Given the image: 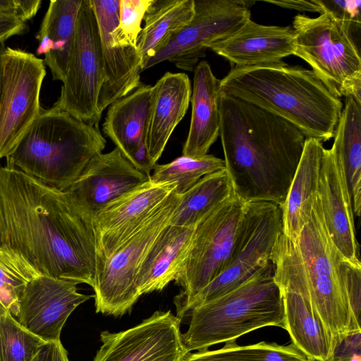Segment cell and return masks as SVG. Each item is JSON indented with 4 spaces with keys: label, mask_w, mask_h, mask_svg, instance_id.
Instances as JSON below:
<instances>
[{
    "label": "cell",
    "mask_w": 361,
    "mask_h": 361,
    "mask_svg": "<svg viewBox=\"0 0 361 361\" xmlns=\"http://www.w3.org/2000/svg\"><path fill=\"white\" fill-rule=\"evenodd\" d=\"M0 247L39 276L93 288L92 217L65 191L11 166H0Z\"/></svg>",
    "instance_id": "cell-1"
},
{
    "label": "cell",
    "mask_w": 361,
    "mask_h": 361,
    "mask_svg": "<svg viewBox=\"0 0 361 361\" xmlns=\"http://www.w3.org/2000/svg\"><path fill=\"white\" fill-rule=\"evenodd\" d=\"M219 111L225 168L236 195L281 207L306 137L286 120L221 92Z\"/></svg>",
    "instance_id": "cell-2"
},
{
    "label": "cell",
    "mask_w": 361,
    "mask_h": 361,
    "mask_svg": "<svg viewBox=\"0 0 361 361\" xmlns=\"http://www.w3.org/2000/svg\"><path fill=\"white\" fill-rule=\"evenodd\" d=\"M341 256L329 235L317 197L296 243L281 232L270 259L279 288L304 297L332 334L337 349L348 337L360 333V321L351 310L338 269Z\"/></svg>",
    "instance_id": "cell-3"
},
{
    "label": "cell",
    "mask_w": 361,
    "mask_h": 361,
    "mask_svg": "<svg viewBox=\"0 0 361 361\" xmlns=\"http://www.w3.org/2000/svg\"><path fill=\"white\" fill-rule=\"evenodd\" d=\"M220 92L289 122L306 138L334 137L343 104L310 69L277 63L233 68Z\"/></svg>",
    "instance_id": "cell-4"
},
{
    "label": "cell",
    "mask_w": 361,
    "mask_h": 361,
    "mask_svg": "<svg viewBox=\"0 0 361 361\" xmlns=\"http://www.w3.org/2000/svg\"><path fill=\"white\" fill-rule=\"evenodd\" d=\"M106 144L99 126L52 106L43 109L27 129L6 166L65 191Z\"/></svg>",
    "instance_id": "cell-5"
},
{
    "label": "cell",
    "mask_w": 361,
    "mask_h": 361,
    "mask_svg": "<svg viewBox=\"0 0 361 361\" xmlns=\"http://www.w3.org/2000/svg\"><path fill=\"white\" fill-rule=\"evenodd\" d=\"M190 324L182 334L187 350H202L235 341L252 331L269 326L284 329L281 290L272 262L227 293L189 312Z\"/></svg>",
    "instance_id": "cell-6"
},
{
    "label": "cell",
    "mask_w": 361,
    "mask_h": 361,
    "mask_svg": "<svg viewBox=\"0 0 361 361\" xmlns=\"http://www.w3.org/2000/svg\"><path fill=\"white\" fill-rule=\"evenodd\" d=\"M295 55L312 68L336 97L353 96L361 100V59L354 26L324 12L311 18L294 17Z\"/></svg>",
    "instance_id": "cell-7"
},
{
    "label": "cell",
    "mask_w": 361,
    "mask_h": 361,
    "mask_svg": "<svg viewBox=\"0 0 361 361\" xmlns=\"http://www.w3.org/2000/svg\"><path fill=\"white\" fill-rule=\"evenodd\" d=\"M178 200L175 189L136 231L97 267L92 288L97 313L123 315L141 296L137 285L140 268L152 243L169 224Z\"/></svg>",
    "instance_id": "cell-8"
},
{
    "label": "cell",
    "mask_w": 361,
    "mask_h": 361,
    "mask_svg": "<svg viewBox=\"0 0 361 361\" xmlns=\"http://www.w3.org/2000/svg\"><path fill=\"white\" fill-rule=\"evenodd\" d=\"M282 231L281 207L266 201L246 202L244 215L224 269L177 312L181 318L193 308L232 290L270 261Z\"/></svg>",
    "instance_id": "cell-9"
},
{
    "label": "cell",
    "mask_w": 361,
    "mask_h": 361,
    "mask_svg": "<svg viewBox=\"0 0 361 361\" xmlns=\"http://www.w3.org/2000/svg\"><path fill=\"white\" fill-rule=\"evenodd\" d=\"M245 205L246 202L234 194L195 226L188 257L176 281L181 287L174 298L177 312L224 269Z\"/></svg>",
    "instance_id": "cell-10"
},
{
    "label": "cell",
    "mask_w": 361,
    "mask_h": 361,
    "mask_svg": "<svg viewBox=\"0 0 361 361\" xmlns=\"http://www.w3.org/2000/svg\"><path fill=\"white\" fill-rule=\"evenodd\" d=\"M104 79L97 18L90 0H82L76 21L73 49L60 96L53 106L98 126L99 94Z\"/></svg>",
    "instance_id": "cell-11"
},
{
    "label": "cell",
    "mask_w": 361,
    "mask_h": 361,
    "mask_svg": "<svg viewBox=\"0 0 361 361\" xmlns=\"http://www.w3.org/2000/svg\"><path fill=\"white\" fill-rule=\"evenodd\" d=\"M1 63L0 159L13 152L44 109L39 95L47 73L42 59L20 49L5 47Z\"/></svg>",
    "instance_id": "cell-12"
},
{
    "label": "cell",
    "mask_w": 361,
    "mask_h": 361,
    "mask_svg": "<svg viewBox=\"0 0 361 361\" xmlns=\"http://www.w3.org/2000/svg\"><path fill=\"white\" fill-rule=\"evenodd\" d=\"M194 4L192 20L146 63L142 71L168 61L192 72L211 44L232 35L250 18L248 1L194 0Z\"/></svg>",
    "instance_id": "cell-13"
},
{
    "label": "cell",
    "mask_w": 361,
    "mask_h": 361,
    "mask_svg": "<svg viewBox=\"0 0 361 361\" xmlns=\"http://www.w3.org/2000/svg\"><path fill=\"white\" fill-rule=\"evenodd\" d=\"M180 319L157 311L139 324L117 333L102 331L93 361H183L190 353L180 332Z\"/></svg>",
    "instance_id": "cell-14"
},
{
    "label": "cell",
    "mask_w": 361,
    "mask_h": 361,
    "mask_svg": "<svg viewBox=\"0 0 361 361\" xmlns=\"http://www.w3.org/2000/svg\"><path fill=\"white\" fill-rule=\"evenodd\" d=\"M100 35L104 79L98 100L102 114L116 100L130 94L142 82V60L137 45L121 32L119 0H90Z\"/></svg>",
    "instance_id": "cell-15"
},
{
    "label": "cell",
    "mask_w": 361,
    "mask_h": 361,
    "mask_svg": "<svg viewBox=\"0 0 361 361\" xmlns=\"http://www.w3.org/2000/svg\"><path fill=\"white\" fill-rule=\"evenodd\" d=\"M176 188L173 183H158L149 178L112 201L94 215L92 222L97 267L136 231Z\"/></svg>",
    "instance_id": "cell-16"
},
{
    "label": "cell",
    "mask_w": 361,
    "mask_h": 361,
    "mask_svg": "<svg viewBox=\"0 0 361 361\" xmlns=\"http://www.w3.org/2000/svg\"><path fill=\"white\" fill-rule=\"evenodd\" d=\"M90 298L79 293L73 282L38 276L25 287L16 319L46 343L61 341V330L70 314Z\"/></svg>",
    "instance_id": "cell-17"
},
{
    "label": "cell",
    "mask_w": 361,
    "mask_h": 361,
    "mask_svg": "<svg viewBox=\"0 0 361 361\" xmlns=\"http://www.w3.org/2000/svg\"><path fill=\"white\" fill-rule=\"evenodd\" d=\"M149 179L115 147L94 156L65 192L75 205L93 218L108 204Z\"/></svg>",
    "instance_id": "cell-18"
},
{
    "label": "cell",
    "mask_w": 361,
    "mask_h": 361,
    "mask_svg": "<svg viewBox=\"0 0 361 361\" xmlns=\"http://www.w3.org/2000/svg\"><path fill=\"white\" fill-rule=\"evenodd\" d=\"M317 197L335 247L345 259L361 265L351 196L343 164L332 147L323 150Z\"/></svg>",
    "instance_id": "cell-19"
},
{
    "label": "cell",
    "mask_w": 361,
    "mask_h": 361,
    "mask_svg": "<svg viewBox=\"0 0 361 361\" xmlns=\"http://www.w3.org/2000/svg\"><path fill=\"white\" fill-rule=\"evenodd\" d=\"M208 49L236 67L274 63L294 54L295 34L290 26L264 25L250 18L232 35Z\"/></svg>",
    "instance_id": "cell-20"
},
{
    "label": "cell",
    "mask_w": 361,
    "mask_h": 361,
    "mask_svg": "<svg viewBox=\"0 0 361 361\" xmlns=\"http://www.w3.org/2000/svg\"><path fill=\"white\" fill-rule=\"evenodd\" d=\"M195 226L167 224L148 250L140 268V295L163 290L180 276L192 245Z\"/></svg>",
    "instance_id": "cell-21"
},
{
    "label": "cell",
    "mask_w": 361,
    "mask_h": 361,
    "mask_svg": "<svg viewBox=\"0 0 361 361\" xmlns=\"http://www.w3.org/2000/svg\"><path fill=\"white\" fill-rule=\"evenodd\" d=\"M193 72L191 121L182 155L198 158L207 154L219 136L220 87L206 61H200Z\"/></svg>",
    "instance_id": "cell-22"
},
{
    "label": "cell",
    "mask_w": 361,
    "mask_h": 361,
    "mask_svg": "<svg viewBox=\"0 0 361 361\" xmlns=\"http://www.w3.org/2000/svg\"><path fill=\"white\" fill-rule=\"evenodd\" d=\"M154 87L145 144L150 159L157 164L172 133L188 109L192 87L187 74L171 72L159 79Z\"/></svg>",
    "instance_id": "cell-23"
},
{
    "label": "cell",
    "mask_w": 361,
    "mask_h": 361,
    "mask_svg": "<svg viewBox=\"0 0 361 361\" xmlns=\"http://www.w3.org/2000/svg\"><path fill=\"white\" fill-rule=\"evenodd\" d=\"M324 148L319 140L306 138L286 200L281 207L282 231L295 243L310 218L317 197Z\"/></svg>",
    "instance_id": "cell-24"
},
{
    "label": "cell",
    "mask_w": 361,
    "mask_h": 361,
    "mask_svg": "<svg viewBox=\"0 0 361 361\" xmlns=\"http://www.w3.org/2000/svg\"><path fill=\"white\" fill-rule=\"evenodd\" d=\"M82 0H51L36 38L37 55H44V63L54 80L63 81L75 42L76 21Z\"/></svg>",
    "instance_id": "cell-25"
},
{
    "label": "cell",
    "mask_w": 361,
    "mask_h": 361,
    "mask_svg": "<svg viewBox=\"0 0 361 361\" xmlns=\"http://www.w3.org/2000/svg\"><path fill=\"white\" fill-rule=\"evenodd\" d=\"M154 97V85L142 83L109 106L102 125L103 132L128 161L136 149L145 143Z\"/></svg>",
    "instance_id": "cell-26"
},
{
    "label": "cell",
    "mask_w": 361,
    "mask_h": 361,
    "mask_svg": "<svg viewBox=\"0 0 361 361\" xmlns=\"http://www.w3.org/2000/svg\"><path fill=\"white\" fill-rule=\"evenodd\" d=\"M284 329L292 343L312 361H331L337 346L331 332L300 293L280 288Z\"/></svg>",
    "instance_id": "cell-27"
},
{
    "label": "cell",
    "mask_w": 361,
    "mask_h": 361,
    "mask_svg": "<svg viewBox=\"0 0 361 361\" xmlns=\"http://www.w3.org/2000/svg\"><path fill=\"white\" fill-rule=\"evenodd\" d=\"M194 0H151L137 47L144 66L192 20Z\"/></svg>",
    "instance_id": "cell-28"
},
{
    "label": "cell",
    "mask_w": 361,
    "mask_h": 361,
    "mask_svg": "<svg viewBox=\"0 0 361 361\" xmlns=\"http://www.w3.org/2000/svg\"><path fill=\"white\" fill-rule=\"evenodd\" d=\"M332 145L345 171L354 214L361 212V100L345 97Z\"/></svg>",
    "instance_id": "cell-29"
},
{
    "label": "cell",
    "mask_w": 361,
    "mask_h": 361,
    "mask_svg": "<svg viewBox=\"0 0 361 361\" xmlns=\"http://www.w3.org/2000/svg\"><path fill=\"white\" fill-rule=\"evenodd\" d=\"M235 194L226 169L209 173L182 194L169 224L195 226L203 218Z\"/></svg>",
    "instance_id": "cell-30"
},
{
    "label": "cell",
    "mask_w": 361,
    "mask_h": 361,
    "mask_svg": "<svg viewBox=\"0 0 361 361\" xmlns=\"http://www.w3.org/2000/svg\"><path fill=\"white\" fill-rule=\"evenodd\" d=\"M183 361H312L293 343L281 345L264 341L240 346L228 341L220 349L189 353Z\"/></svg>",
    "instance_id": "cell-31"
},
{
    "label": "cell",
    "mask_w": 361,
    "mask_h": 361,
    "mask_svg": "<svg viewBox=\"0 0 361 361\" xmlns=\"http://www.w3.org/2000/svg\"><path fill=\"white\" fill-rule=\"evenodd\" d=\"M224 159L212 154L198 158L181 155L164 164H156L150 179L158 183H173L176 192L182 194L203 176L224 169Z\"/></svg>",
    "instance_id": "cell-32"
},
{
    "label": "cell",
    "mask_w": 361,
    "mask_h": 361,
    "mask_svg": "<svg viewBox=\"0 0 361 361\" xmlns=\"http://www.w3.org/2000/svg\"><path fill=\"white\" fill-rule=\"evenodd\" d=\"M38 276L23 261L0 247V302L13 317L27 283Z\"/></svg>",
    "instance_id": "cell-33"
},
{
    "label": "cell",
    "mask_w": 361,
    "mask_h": 361,
    "mask_svg": "<svg viewBox=\"0 0 361 361\" xmlns=\"http://www.w3.org/2000/svg\"><path fill=\"white\" fill-rule=\"evenodd\" d=\"M44 342L11 313L0 317V361H31Z\"/></svg>",
    "instance_id": "cell-34"
},
{
    "label": "cell",
    "mask_w": 361,
    "mask_h": 361,
    "mask_svg": "<svg viewBox=\"0 0 361 361\" xmlns=\"http://www.w3.org/2000/svg\"><path fill=\"white\" fill-rule=\"evenodd\" d=\"M151 0H119V28L123 35L137 45L141 23Z\"/></svg>",
    "instance_id": "cell-35"
},
{
    "label": "cell",
    "mask_w": 361,
    "mask_h": 361,
    "mask_svg": "<svg viewBox=\"0 0 361 361\" xmlns=\"http://www.w3.org/2000/svg\"><path fill=\"white\" fill-rule=\"evenodd\" d=\"M338 269L345 294L356 319L360 321L361 307V265L352 264L343 256L338 260Z\"/></svg>",
    "instance_id": "cell-36"
},
{
    "label": "cell",
    "mask_w": 361,
    "mask_h": 361,
    "mask_svg": "<svg viewBox=\"0 0 361 361\" xmlns=\"http://www.w3.org/2000/svg\"><path fill=\"white\" fill-rule=\"evenodd\" d=\"M324 12L354 26L361 25L360 1L319 0Z\"/></svg>",
    "instance_id": "cell-37"
},
{
    "label": "cell",
    "mask_w": 361,
    "mask_h": 361,
    "mask_svg": "<svg viewBox=\"0 0 361 361\" xmlns=\"http://www.w3.org/2000/svg\"><path fill=\"white\" fill-rule=\"evenodd\" d=\"M31 361H69L61 341L47 342L42 345Z\"/></svg>",
    "instance_id": "cell-38"
},
{
    "label": "cell",
    "mask_w": 361,
    "mask_h": 361,
    "mask_svg": "<svg viewBox=\"0 0 361 361\" xmlns=\"http://www.w3.org/2000/svg\"><path fill=\"white\" fill-rule=\"evenodd\" d=\"M28 26L16 17L0 16V45L16 35H21L27 31Z\"/></svg>",
    "instance_id": "cell-39"
},
{
    "label": "cell",
    "mask_w": 361,
    "mask_h": 361,
    "mask_svg": "<svg viewBox=\"0 0 361 361\" xmlns=\"http://www.w3.org/2000/svg\"><path fill=\"white\" fill-rule=\"evenodd\" d=\"M266 2L299 11L315 12L320 14L324 13L319 0L266 1Z\"/></svg>",
    "instance_id": "cell-40"
},
{
    "label": "cell",
    "mask_w": 361,
    "mask_h": 361,
    "mask_svg": "<svg viewBox=\"0 0 361 361\" xmlns=\"http://www.w3.org/2000/svg\"><path fill=\"white\" fill-rule=\"evenodd\" d=\"M17 18L24 22L32 18L40 8L41 0H16Z\"/></svg>",
    "instance_id": "cell-41"
},
{
    "label": "cell",
    "mask_w": 361,
    "mask_h": 361,
    "mask_svg": "<svg viewBox=\"0 0 361 361\" xmlns=\"http://www.w3.org/2000/svg\"><path fill=\"white\" fill-rule=\"evenodd\" d=\"M0 16L17 18L16 1L0 0Z\"/></svg>",
    "instance_id": "cell-42"
},
{
    "label": "cell",
    "mask_w": 361,
    "mask_h": 361,
    "mask_svg": "<svg viewBox=\"0 0 361 361\" xmlns=\"http://www.w3.org/2000/svg\"><path fill=\"white\" fill-rule=\"evenodd\" d=\"M331 361H360V352H354L341 357H334Z\"/></svg>",
    "instance_id": "cell-43"
},
{
    "label": "cell",
    "mask_w": 361,
    "mask_h": 361,
    "mask_svg": "<svg viewBox=\"0 0 361 361\" xmlns=\"http://www.w3.org/2000/svg\"><path fill=\"white\" fill-rule=\"evenodd\" d=\"M5 48L4 44L0 45V92H1V55Z\"/></svg>",
    "instance_id": "cell-44"
},
{
    "label": "cell",
    "mask_w": 361,
    "mask_h": 361,
    "mask_svg": "<svg viewBox=\"0 0 361 361\" xmlns=\"http://www.w3.org/2000/svg\"><path fill=\"white\" fill-rule=\"evenodd\" d=\"M9 312L7 309L2 305V303L0 302V317L5 314ZM10 313V312H9Z\"/></svg>",
    "instance_id": "cell-45"
}]
</instances>
